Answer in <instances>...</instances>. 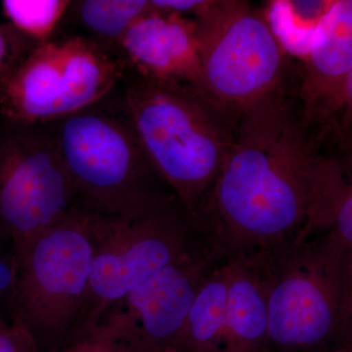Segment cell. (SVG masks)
Returning a JSON list of instances; mask_svg holds the SVG:
<instances>
[{
	"label": "cell",
	"instance_id": "1",
	"mask_svg": "<svg viewBox=\"0 0 352 352\" xmlns=\"http://www.w3.org/2000/svg\"><path fill=\"white\" fill-rule=\"evenodd\" d=\"M296 91L272 95L240 113L201 210L226 256L284 247L307 226L321 147L303 124Z\"/></svg>",
	"mask_w": 352,
	"mask_h": 352
},
{
	"label": "cell",
	"instance_id": "2",
	"mask_svg": "<svg viewBox=\"0 0 352 352\" xmlns=\"http://www.w3.org/2000/svg\"><path fill=\"white\" fill-rule=\"evenodd\" d=\"M122 98L155 170L184 208L201 215L235 139L238 119L199 88L126 69Z\"/></svg>",
	"mask_w": 352,
	"mask_h": 352
},
{
	"label": "cell",
	"instance_id": "3",
	"mask_svg": "<svg viewBox=\"0 0 352 352\" xmlns=\"http://www.w3.org/2000/svg\"><path fill=\"white\" fill-rule=\"evenodd\" d=\"M46 124L73 185L92 214L124 217L175 197L143 149L122 95Z\"/></svg>",
	"mask_w": 352,
	"mask_h": 352
},
{
	"label": "cell",
	"instance_id": "4",
	"mask_svg": "<svg viewBox=\"0 0 352 352\" xmlns=\"http://www.w3.org/2000/svg\"><path fill=\"white\" fill-rule=\"evenodd\" d=\"M351 248L327 232L265 250L270 344L309 349L349 333Z\"/></svg>",
	"mask_w": 352,
	"mask_h": 352
},
{
	"label": "cell",
	"instance_id": "5",
	"mask_svg": "<svg viewBox=\"0 0 352 352\" xmlns=\"http://www.w3.org/2000/svg\"><path fill=\"white\" fill-rule=\"evenodd\" d=\"M95 215L94 268L76 326L97 323L157 271L214 242L205 219L190 214L177 197L135 214Z\"/></svg>",
	"mask_w": 352,
	"mask_h": 352
},
{
	"label": "cell",
	"instance_id": "6",
	"mask_svg": "<svg viewBox=\"0 0 352 352\" xmlns=\"http://www.w3.org/2000/svg\"><path fill=\"white\" fill-rule=\"evenodd\" d=\"M193 19L199 89L220 108L239 118L254 104L293 89L288 56L263 10L242 0H208Z\"/></svg>",
	"mask_w": 352,
	"mask_h": 352
},
{
	"label": "cell",
	"instance_id": "7",
	"mask_svg": "<svg viewBox=\"0 0 352 352\" xmlns=\"http://www.w3.org/2000/svg\"><path fill=\"white\" fill-rule=\"evenodd\" d=\"M96 215L74 208L15 256L11 320L38 340L60 342L78 323L87 300L95 254Z\"/></svg>",
	"mask_w": 352,
	"mask_h": 352
},
{
	"label": "cell",
	"instance_id": "8",
	"mask_svg": "<svg viewBox=\"0 0 352 352\" xmlns=\"http://www.w3.org/2000/svg\"><path fill=\"white\" fill-rule=\"evenodd\" d=\"M126 72L115 51L76 34L36 43L0 80V120L44 126L112 94Z\"/></svg>",
	"mask_w": 352,
	"mask_h": 352
},
{
	"label": "cell",
	"instance_id": "9",
	"mask_svg": "<svg viewBox=\"0 0 352 352\" xmlns=\"http://www.w3.org/2000/svg\"><path fill=\"white\" fill-rule=\"evenodd\" d=\"M75 205L73 185L47 126L0 120V241L18 252Z\"/></svg>",
	"mask_w": 352,
	"mask_h": 352
},
{
	"label": "cell",
	"instance_id": "10",
	"mask_svg": "<svg viewBox=\"0 0 352 352\" xmlns=\"http://www.w3.org/2000/svg\"><path fill=\"white\" fill-rule=\"evenodd\" d=\"M222 256L214 243L189 252L132 289L97 323L122 352H179L201 280Z\"/></svg>",
	"mask_w": 352,
	"mask_h": 352
},
{
	"label": "cell",
	"instance_id": "11",
	"mask_svg": "<svg viewBox=\"0 0 352 352\" xmlns=\"http://www.w3.org/2000/svg\"><path fill=\"white\" fill-rule=\"evenodd\" d=\"M302 63L296 97L305 129L319 145L330 140L349 152L352 122L351 0L333 1Z\"/></svg>",
	"mask_w": 352,
	"mask_h": 352
},
{
	"label": "cell",
	"instance_id": "12",
	"mask_svg": "<svg viewBox=\"0 0 352 352\" xmlns=\"http://www.w3.org/2000/svg\"><path fill=\"white\" fill-rule=\"evenodd\" d=\"M116 52L138 75L200 87L201 65L193 18L153 8L127 30Z\"/></svg>",
	"mask_w": 352,
	"mask_h": 352
},
{
	"label": "cell",
	"instance_id": "13",
	"mask_svg": "<svg viewBox=\"0 0 352 352\" xmlns=\"http://www.w3.org/2000/svg\"><path fill=\"white\" fill-rule=\"evenodd\" d=\"M227 302L217 352H266L267 273L263 250L226 256Z\"/></svg>",
	"mask_w": 352,
	"mask_h": 352
},
{
	"label": "cell",
	"instance_id": "14",
	"mask_svg": "<svg viewBox=\"0 0 352 352\" xmlns=\"http://www.w3.org/2000/svg\"><path fill=\"white\" fill-rule=\"evenodd\" d=\"M346 168L340 157L316 155L309 214L298 240L332 231L352 247V186Z\"/></svg>",
	"mask_w": 352,
	"mask_h": 352
},
{
	"label": "cell",
	"instance_id": "15",
	"mask_svg": "<svg viewBox=\"0 0 352 352\" xmlns=\"http://www.w3.org/2000/svg\"><path fill=\"white\" fill-rule=\"evenodd\" d=\"M226 256L217 259L201 280L190 310L179 352H217L226 316Z\"/></svg>",
	"mask_w": 352,
	"mask_h": 352
},
{
	"label": "cell",
	"instance_id": "16",
	"mask_svg": "<svg viewBox=\"0 0 352 352\" xmlns=\"http://www.w3.org/2000/svg\"><path fill=\"white\" fill-rule=\"evenodd\" d=\"M333 1L275 0L263 12L271 31L287 56L305 59L314 47L323 20Z\"/></svg>",
	"mask_w": 352,
	"mask_h": 352
},
{
	"label": "cell",
	"instance_id": "17",
	"mask_svg": "<svg viewBox=\"0 0 352 352\" xmlns=\"http://www.w3.org/2000/svg\"><path fill=\"white\" fill-rule=\"evenodd\" d=\"M76 20L87 38L115 51L127 30L153 9L147 0H85L72 2Z\"/></svg>",
	"mask_w": 352,
	"mask_h": 352
},
{
	"label": "cell",
	"instance_id": "18",
	"mask_svg": "<svg viewBox=\"0 0 352 352\" xmlns=\"http://www.w3.org/2000/svg\"><path fill=\"white\" fill-rule=\"evenodd\" d=\"M72 1L68 0H6L4 14L10 24L36 43L52 38Z\"/></svg>",
	"mask_w": 352,
	"mask_h": 352
},
{
	"label": "cell",
	"instance_id": "19",
	"mask_svg": "<svg viewBox=\"0 0 352 352\" xmlns=\"http://www.w3.org/2000/svg\"><path fill=\"white\" fill-rule=\"evenodd\" d=\"M51 352H122L100 324L76 326Z\"/></svg>",
	"mask_w": 352,
	"mask_h": 352
},
{
	"label": "cell",
	"instance_id": "20",
	"mask_svg": "<svg viewBox=\"0 0 352 352\" xmlns=\"http://www.w3.org/2000/svg\"><path fill=\"white\" fill-rule=\"evenodd\" d=\"M36 43L10 23L0 24V80L28 54Z\"/></svg>",
	"mask_w": 352,
	"mask_h": 352
},
{
	"label": "cell",
	"instance_id": "21",
	"mask_svg": "<svg viewBox=\"0 0 352 352\" xmlns=\"http://www.w3.org/2000/svg\"><path fill=\"white\" fill-rule=\"evenodd\" d=\"M38 342L19 322L0 323V352H38Z\"/></svg>",
	"mask_w": 352,
	"mask_h": 352
},
{
	"label": "cell",
	"instance_id": "22",
	"mask_svg": "<svg viewBox=\"0 0 352 352\" xmlns=\"http://www.w3.org/2000/svg\"><path fill=\"white\" fill-rule=\"evenodd\" d=\"M208 0H151L153 8L162 12L177 15L195 16L207 3Z\"/></svg>",
	"mask_w": 352,
	"mask_h": 352
},
{
	"label": "cell",
	"instance_id": "23",
	"mask_svg": "<svg viewBox=\"0 0 352 352\" xmlns=\"http://www.w3.org/2000/svg\"><path fill=\"white\" fill-rule=\"evenodd\" d=\"M15 271L16 261L13 252L10 256H3L0 252V298L4 295L10 298L15 279Z\"/></svg>",
	"mask_w": 352,
	"mask_h": 352
},
{
	"label": "cell",
	"instance_id": "24",
	"mask_svg": "<svg viewBox=\"0 0 352 352\" xmlns=\"http://www.w3.org/2000/svg\"><path fill=\"white\" fill-rule=\"evenodd\" d=\"M337 352H349V349H344V351H339Z\"/></svg>",
	"mask_w": 352,
	"mask_h": 352
},
{
	"label": "cell",
	"instance_id": "25",
	"mask_svg": "<svg viewBox=\"0 0 352 352\" xmlns=\"http://www.w3.org/2000/svg\"><path fill=\"white\" fill-rule=\"evenodd\" d=\"M51 352V351H50Z\"/></svg>",
	"mask_w": 352,
	"mask_h": 352
}]
</instances>
